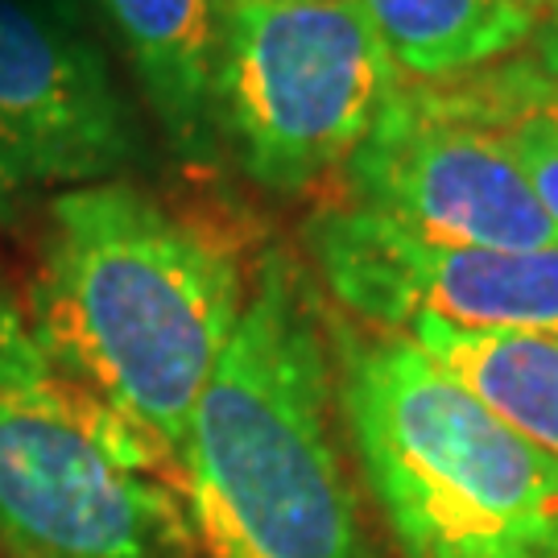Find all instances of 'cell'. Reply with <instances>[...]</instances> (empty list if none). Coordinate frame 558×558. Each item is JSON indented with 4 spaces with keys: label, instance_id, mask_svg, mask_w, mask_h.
I'll use <instances>...</instances> for the list:
<instances>
[{
    "label": "cell",
    "instance_id": "cell-1",
    "mask_svg": "<svg viewBox=\"0 0 558 558\" xmlns=\"http://www.w3.org/2000/svg\"><path fill=\"white\" fill-rule=\"evenodd\" d=\"M257 257L223 207L137 179L92 182L50 195L21 302L46 352L182 468Z\"/></svg>",
    "mask_w": 558,
    "mask_h": 558
},
{
    "label": "cell",
    "instance_id": "cell-2",
    "mask_svg": "<svg viewBox=\"0 0 558 558\" xmlns=\"http://www.w3.org/2000/svg\"><path fill=\"white\" fill-rule=\"evenodd\" d=\"M203 558H380L348 468L331 315L269 244L182 447Z\"/></svg>",
    "mask_w": 558,
    "mask_h": 558
},
{
    "label": "cell",
    "instance_id": "cell-3",
    "mask_svg": "<svg viewBox=\"0 0 558 558\" xmlns=\"http://www.w3.org/2000/svg\"><path fill=\"white\" fill-rule=\"evenodd\" d=\"M343 435L398 558H558V459L414 339L331 319Z\"/></svg>",
    "mask_w": 558,
    "mask_h": 558
},
{
    "label": "cell",
    "instance_id": "cell-4",
    "mask_svg": "<svg viewBox=\"0 0 558 558\" xmlns=\"http://www.w3.org/2000/svg\"><path fill=\"white\" fill-rule=\"evenodd\" d=\"M0 550L203 558L179 459L46 352L0 278Z\"/></svg>",
    "mask_w": 558,
    "mask_h": 558
},
{
    "label": "cell",
    "instance_id": "cell-5",
    "mask_svg": "<svg viewBox=\"0 0 558 558\" xmlns=\"http://www.w3.org/2000/svg\"><path fill=\"white\" fill-rule=\"evenodd\" d=\"M398 87L360 0L223 4V161L260 191L302 195L343 170Z\"/></svg>",
    "mask_w": 558,
    "mask_h": 558
},
{
    "label": "cell",
    "instance_id": "cell-6",
    "mask_svg": "<svg viewBox=\"0 0 558 558\" xmlns=\"http://www.w3.org/2000/svg\"><path fill=\"white\" fill-rule=\"evenodd\" d=\"M319 286L373 331L442 323L459 331L558 336V244L505 253L439 244L360 203H327L302 223Z\"/></svg>",
    "mask_w": 558,
    "mask_h": 558
},
{
    "label": "cell",
    "instance_id": "cell-7",
    "mask_svg": "<svg viewBox=\"0 0 558 558\" xmlns=\"http://www.w3.org/2000/svg\"><path fill=\"white\" fill-rule=\"evenodd\" d=\"M149 141L92 34L46 0H0V223L38 195L137 179Z\"/></svg>",
    "mask_w": 558,
    "mask_h": 558
},
{
    "label": "cell",
    "instance_id": "cell-8",
    "mask_svg": "<svg viewBox=\"0 0 558 558\" xmlns=\"http://www.w3.org/2000/svg\"><path fill=\"white\" fill-rule=\"evenodd\" d=\"M339 174L352 203L439 244L505 253L558 244L555 220L500 129L447 96L398 87Z\"/></svg>",
    "mask_w": 558,
    "mask_h": 558
},
{
    "label": "cell",
    "instance_id": "cell-9",
    "mask_svg": "<svg viewBox=\"0 0 558 558\" xmlns=\"http://www.w3.org/2000/svg\"><path fill=\"white\" fill-rule=\"evenodd\" d=\"M133 66L141 100L161 141L191 170H216L220 141V62L228 0H96Z\"/></svg>",
    "mask_w": 558,
    "mask_h": 558
},
{
    "label": "cell",
    "instance_id": "cell-10",
    "mask_svg": "<svg viewBox=\"0 0 558 558\" xmlns=\"http://www.w3.org/2000/svg\"><path fill=\"white\" fill-rule=\"evenodd\" d=\"M414 339L447 377L497 414L509 430L558 459V336L546 331H459L414 323Z\"/></svg>",
    "mask_w": 558,
    "mask_h": 558
},
{
    "label": "cell",
    "instance_id": "cell-11",
    "mask_svg": "<svg viewBox=\"0 0 558 558\" xmlns=\"http://www.w3.org/2000/svg\"><path fill=\"white\" fill-rule=\"evenodd\" d=\"M398 75L442 83L476 75L534 38V17L513 0H360Z\"/></svg>",
    "mask_w": 558,
    "mask_h": 558
},
{
    "label": "cell",
    "instance_id": "cell-12",
    "mask_svg": "<svg viewBox=\"0 0 558 558\" xmlns=\"http://www.w3.org/2000/svg\"><path fill=\"white\" fill-rule=\"evenodd\" d=\"M538 100L518 108V112H505L493 124L500 129V137L509 141V149L521 161V170H525V179L534 186V195H538L546 216L558 228V120Z\"/></svg>",
    "mask_w": 558,
    "mask_h": 558
},
{
    "label": "cell",
    "instance_id": "cell-13",
    "mask_svg": "<svg viewBox=\"0 0 558 558\" xmlns=\"http://www.w3.org/2000/svg\"><path fill=\"white\" fill-rule=\"evenodd\" d=\"M530 46H534V66H538L550 83H558V4L546 13V17L534 21V38H530Z\"/></svg>",
    "mask_w": 558,
    "mask_h": 558
},
{
    "label": "cell",
    "instance_id": "cell-14",
    "mask_svg": "<svg viewBox=\"0 0 558 558\" xmlns=\"http://www.w3.org/2000/svg\"><path fill=\"white\" fill-rule=\"evenodd\" d=\"M513 4H521V9H525V13H530V17L538 21V17H546V13H550V9H555L558 0H513Z\"/></svg>",
    "mask_w": 558,
    "mask_h": 558
},
{
    "label": "cell",
    "instance_id": "cell-15",
    "mask_svg": "<svg viewBox=\"0 0 558 558\" xmlns=\"http://www.w3.org/2000/svg\"><path fill=\"white\" fill-rule=\"evenodd\" d=\"M542 108H546V112H550V117L558 120V83H546V92H542Z\"/></svg>",
    "mask_w": 558,
    "mask_h": 558
},
{
    "label": "cell",
    "instance_id": "cell-16",
    "mask_svg": "<svg viewBox=\"0 0 558 558\" xmlns=\"http://www.w3.org/2000/svg\"><path fill=\"white\" fill-rule=\"evenodd\" d=\"M228 4H232V0H228Z\"/></svg>",
    "mask_w": 558,
    "mask_h": 558
}]
</instances>
